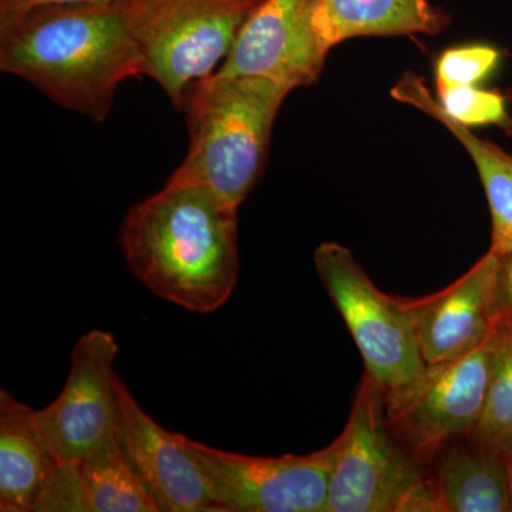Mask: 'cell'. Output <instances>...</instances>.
<instances>
[{
  "label": "cell",
  "mask_w": 512,
  "mask_h": 512,
  "mask_svg": "<svg viewBox=\"0 0 512 512\" xmlns=\"http://www.w3.org/2000/svg\"><path fill=\"white\" fill-rule=\"evenodd\" d=\"M237 211L194 185L165 184L124 218L128 269L158 298L195 313L218 311L238 284Z\"/></svg>",
  "instance_id": "1"
},
{
  "label": "cell",
  "mask_w": 512,
  "mask_h": 512,
  "mask_svg": "<svg viewBox=\"0 0 512 512\" xmlns=\"http://www.w3.org/2000/svg\"><path fill=\"white\" fill-rule=\"evenodd\" d=\"M0 69L94 121L109 117L124 80L143 74L120 0L32 10L0 29Z\"/></svg>",
  "instance_id": "2"
},
{
  "label": "cell",
  "mask_w": 512,
  "mask_h": 512,
  "mask_svg": "<svg viewBox=\"0 0 512 512\" xmlns=\"http://www.w3.org/2000/svg\"><path fill=\"white\" fill-rule=\"evenodd\" d=\"M288 89L261 77L211 74L188 97L190 148L167 184L194 185L238 210L264 168Z\"/></svg>",
  "instance_id": "3"
},
{
  "label": "cell",
  "mask_w": 512,
  "mask_h": 512,
  "mask_svg": "<svg viewBox=\"0 0 512 512\" xmlns=\"http://www.w3.org/2000/svg\"><path fill=\"white\" fill-rule=\"evenodd\" d=\"M335 443L326 512H441L430 467L394 436L384 390L367 373Z\"/></svg>",
  "instance_id": "4"
},
{
  "label": "cell",
  "mask_w": 512,
  "mask_h": 512,
  "mask_svg": "<svg viewBox=\"0 0 512 512\" xmlns=\"http://www.w3.org/2000/svg\"><path fill=\"white\" fill-rule=\"evenodd\" d=\"M140 50L143 74L184 110L195 84L214 69L256 8L252 0H120Z\"/></svg>",
  "instance_id": "5"
},
{
  "label": "cell",
  "mask_w": 512,
  "mask_h": 512,
  "mask_svg": "<svg viewBox=\"0 0 512 512\" xmlns=\"http://www.w3.org/2000/svg\"><path fill=\"white\" fill-rule=\"evenodd\" d=\"M494 329L471 352L429 363L406 386L384 393L394 436L423 466L448 441L470 436L483 416L493 367Z\"/></svg>",
  "instance_id": "6"
},
{
  "label": "cell",
  "mask_w": 512,
  "mask_h": 512,
  "mask_svg": "<svg viewBox=\"0 0 512 512\" xmlns=\"http://www.w3.org/2000/svg\"><path fill=\"white\" fill-rule=\"evenodd\" d=\"M313 264L355 340L365 373L384 393L416 379L426 362L397 296L380 291L352 251L338 242L320 244L313 252Z\"/></svg>",
  "instance_id": "7"
},
{
  "label": "cell",
  "mask_w": 512,
  "mask_h": 512,
  "mask_svg": "<svg viewBox=\"0 0 512 512\" xmlns=\"http://www.w3.org/2000/svg\"><path fill=\"white\" fill-rule=\"evenodd\" d=\"M224 512H326L335 440L315 453L245 456L183 436Z\"/></svg>",
  "instance_id": "8"
},
{
  "label": "cell",
  "mask_w": 512,
  "mask_h": 512,
  "mask_svg": "<svg viewBox=\"0 0 512 512\" xmlns=\"http://www.w3.org/2000/svg\"><path fill=\"white\" fill-rule=\"evenodd\" d=\"M119 345L113 333L92 330L70 355V372L55 402L35 412L37 427L60 461H79L120 431Z\"/></svg>",
  "instance_id": "9"
},
{
  "label": "cell",
  "mask_w": 512,
  "mask_h": 512,
  "mask_svg": "<svg viewBox=\"0 0 512 512\" xmlns=\"http://www.w3.org/2000/svg\"><path fill=\"white\" fill-rule=\"evenodd\" d=\"M316 3L262 0L245 20L215 74L261 77L289 92L315 83L329 53L316 29Z\"/></svg>",
  "instance_id": "10"
},
{
  "label": "cell",
  "mask_w": 512,
  "mask_h": 512,
  "mask_svg": "<svg viewBox=\"0 0 512 512\" xmlns=\"http://www.w3.org/2000/svg\"><path fill=\"white\" fill-rule=\"evenodd\" d=\"M120 400V443L161 512H224L214 488L183 441L148 416L123 380Z\"/></svg>",
  "instance_id": "11"
},
{
  "label": "cell",
  "mask_w": 512,
  "mask_h": 512,
  "mask_svg": "<svg viewBox=\"0 0 512 512\" xmlns=\"http://www.w3.org/2000/svg\"><path fill=\"white\" fill-rule=\"evenodd\" d=\"M498 265L500 256L490 249L440 292L397 298L412 323L426 365L471 352L493 332Z\"/></svg>",
  "instance_id": "12"
},
{
  "label": "cell",
  "mask_w": 512,
  "mask_h": 512,
  "mask_svg": "<svg viewBox=\"0 0 512 512\" xmlns=\"http://www.w3.org/2000/svg\"><path fill=\"white\" fill-rule=\"evenodd\" d=\"M59 464L35 412L0 390V511H36Z\"/></svg>",
  "instance_id": "13"
},
{
  "label": "cell",
  "mask_w": 512,
  "mask_h": 512,
  "mask_svg": "<svg viewBox=\"0 0 512 512\" xmlns=\"http://www.w3.org/2000/svg\"><path fill=\"white\" fill-rule=\"evenodd\" d=\"M441 512H511L503 451L470 436L448 441L430 464Z\"/></svg>",
  "instance_id": "14"
},
{
  "label": "cell",
  "mask_w": 512,
  "mask_h": 512,
  "mask_svg": "<svg viewBox=\"0 0 512 512\" xmlns=\"http://www.w3.org/2000/svg\"><path fill=\"white\" fill-rule=\"evenodd\" d=\"M393 99L423 111L439 121L454 134L468 156L476 165L478 177L483 184L491 222L493 237L491 251L498 256L512 252V156L490 140L478 137L470 128L461 126L448 117L441 109L439 101L431 94L421 77L412 72L403 74L392 90Z\"/></svg>",
  "instance_id": "15"
},
{
  "label": "cell",
  "mask_w": 512,
  "mask_h": 512,
  "mask_svg": "<svg viewBox=\"0 0 512 512\" xmlns=\"http://www.w3.org/2000/svg\"><path fill=\"white\" fill-rule=\"evenodd\" d=\"M316 29L328 49L367 36H436L450 16L430 0H318Z\"/></svg>",
  "instance_id": "16"
},
{
  "label": "cell",
  "mask_w": 512,
  "mask_h": 512,
  "mask_svg": "<svg viewBox=\"0 0 512 512\" xmlns=\"http://www.w3.org/2000/svg\"><path fill=\"white\" fill-rule=\"evenodd\" d=\"M80 512H161L124 453L119 434L76 461Z\"/></svg>",
  "instance_id": "17"
},
{
  "label": "cell",
  "mask_w": 512,
  "mask_h": 512,
  "mask_svg": "<svg viewBox=\"0 0 512 512\" xmlns=\"http://www.w3.org/2000/svg\"><path fill=\"white\" fill-rule=\"evenodd\" d=\"M478 443L512 450V323H495L493 367L483 416L470 434Z\"/></svg>",
  "instance_id": "18"
},
{
  "label": "cell",
  "mask_w": 512,
  "mask_h": 512,
  "mask_svg": "<svg viewBox=\"0 0 512 512\" xmlns=\"http://www.w3.org/2000/svg\"><path fill=\"white\" fill-rule=\"evenodd\" d=\"M437 101L448 117L468 128L477 126H507V100L494 90L478 86L444 87L437 89Z\"/></svg>",
  "instance_id": "19"
},
{
  "label": "cell",
  "mask_w": 512,
  "mask_h": 512,
  "mask_svg": "<svg viewBox=\"0 0 512 512\" xmlns=\"http://www.w3.org/2000/svg\"><path fill=\"white\" fill-rule=\"evenodd\" d=\"M501 53L493 46L451 47L441 53L436 63V89L478 86L500 64Z\"/></svg>",
  "instance_id": "20"
},
{
  "label": "cell",
  "mask_w": 512,
  "mask_h": 512,
  "mask_svg": "<svg viewBox=\"0 0 512 512\" xmlns=\"http://www.w3.org/2000/svg\"><path fill=\"white\" fill-rule=\"evenodd\" d=\"M119 0H0V29L8 28L32 10L47 6L107 5Z\"/></svg>",
  "instance_id": "21"
},
{
  "label": "cell",
  "mask_w": 512,
  "mask_h": 512,
  "mask_svg": "<svg viewBox=\"0 0 512 512\" xmlns=\"http://www.w3.org/2000/svg\"><path fill=\"white\" fill-rule=\"evenodd\" d=\"M495 323H512V252L500 255L494 298Z\"/></svg>",
  "instance_id": "22"
},
{
  "label": "cell",
  "mask_w": 512,
  "mask_h": 512,
  "mask_svg": "<svg viewBox=\"0 0 512 512\" xmlns=\"http://www.w3.org/2000/svg\"><path fill=\"white\" fill-rule=\"evenodd\" d=\"M505 460H507L508 480H510V494H511V512H512V450L507 451Z\"/></svg>",
  "instance_id": "23"
},
{
  "label": "cell",
  "mask_w": 512,
  "mask_h": 512,
  "mask_svg": "<svg viewBox=\"0 0 512 512\" xmlns=\"http://www.w3.org/2000/svg\"><path fill=\"white\" fill-rule=\"evenodd\" d=\"M252 2H254V3H255V5H259V3H261V2H262V0H252Z\"/></svg>",
  "instance_id": "24"
}]
</instances>
